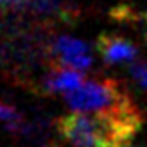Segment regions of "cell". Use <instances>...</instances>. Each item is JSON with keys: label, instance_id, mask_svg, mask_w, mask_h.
<instances>
[{"label": "cell", "instance_id": "7a4b0ae2", "mask_svg": "<svg viewBox=\"0 0 147 147\" xmlns=\"http://www.w3.org/2000/svg\"><path fill=\"white\" fill-rule=\"evenodd\" d=\"M50 57L54 65L84 72L92 67L90 47L74 36H57L50 45Z\"/></svg>", "mask_w": 147, "mask_h": 147}, {"label": "cell", "instance_id": "6da1fadb", "mask_svg": "<svg viewBox=\"0 0 147 147\" xmlns=\"http://www.w3.org/2000/svg\"><path fill=\"white\" fill-rule=\"evenodd\" d=\"M68 106L79 113L104 117H140L127 92L115 79H90L65 95Z\"/></svg>", "mask_w": 147, "mask_h": 147}, {"label": "cell", "instance_id": "277c9868", "mask_svg": "<svg viewBox=\"0 0 147 147\" xmlns=\"http://www.w3.org/2000/svg\"><path fill=\"white\" fill-rule=\"evenodd\" d=\"M83 83H84V77H83V72L81 70L54 65V68L43 77L41 90L45 93H63V95H67L68 92L79 88Z\"/></svg>", "mask_w": 147, "mask_h": 147}, {"label": "cell", "instance_id": "9c48e42d", "mask_svg": "<svg viewBox=\"0 0 147 147\" xmlns=\"http://www.w3.org/2000/svg\"><path fill=\"white\" fill-rule=\"evenodd\" d=\"M9 2H24V0H9Z\"/></svg>", "mask_w": 147, "mask_h": 147}, {"label": "cell", "instance_id": "3957f363", "mask_svg": "<svg viewBox=\"0 0 147 147\" xmlns=\"http://www.w3.org/2000/svg\"><path fill=\"white\" fill-rule=\"evenodd\" d=\"M97 49L102 59L109 65L131 63L136 61L138 56V49L119 34H100L97 40Z\"/></svg>", "mask_w": 147, "mask_h": 147}, {"label": "cell", "instance_id": "ba28073f", "mask_svg": "<svg viewBox=\"0 0 147 147\" xmlns=\"http://www.w3.org/2000/svg\"><path fill=\"white\" fill-rule=\"evenodd\" d=\"M2 9H4V0H0V13H2Z\"/></svg>", "mask_w": 147, "mask_h": 147}, {"label": "cell", "instance_id": "5b68a950", "mask_svg": "<svg viewBox=\"0 0 147 147\" xmlns=\"http://www.w3.org/2000/svg\"><path fill=\"white\" fill-rule=\"evenodd\" d=\"M0 122H2L7 129L14 131V133H20V135L31 131V126L24 120V117H22L13 106L4 104V102H0Z\"/></svg>", "mask_w": 147, "mask_h": 147}, {"label": "cell", "instance_id": "8992f818", "mask_svg": "<svg viewBox=\"0 0 147 147\" xmlns=\"http://www.w3.org/2000/svg\"><path fill=\"white\" fill-rule=\"evenodd\" d=\"M129 74H131V77L136 81L138 86H142L144 90H147V63L133 61L129 65Z\"/></svg>", "mask_w": 147, "mask_h": 147}, {"label": "cell", "instance_id": "52a82bcc", "mask_svg": "<svg viewBox=\"0 0 147 147\" xmlns=\"http://www.w3.org/2000/svg\"><path fill=\"white\" fill-rule=\"evenodd\" d=\"M144 36H145V41H147V16H145V34Z\"/></svg>", "mask_w": 147, "mask_h": 147}]
</instances>
